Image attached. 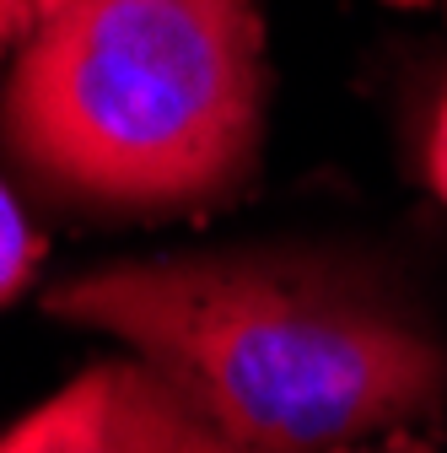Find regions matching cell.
Returning a JSON list of instances; mask_svg holds the SVG:
<instances>
[{
    "mask_svg": "<svg viewBox=\"0 0 447 453\" xmlns=\"http://www.w3.org/2000/svg\"><path fill=\"white\" fill-rule=\"evenodd\" d=\"M49 313L114 334L248 453H334L447 405V346L351 259L200 249L87 270Z\"/></svg>",
    "mask_w": 447,
    "mask_h": 453,
    "instance_id": "cell-1",
    "label": "cell"
},
{
    "mask_svg": "<svg viewBox=\"0 0 447 453\" xmlns=\"http://www.w3.org/2000/svg\"><path fill=\"white\" fill-rule=\"evenodd\" d=\"M0 135L54 200L167 216L248 184L264 141L254 0H60L17 43Z\"/></svg>",
    "mask_w": 447,
    "mask_h": 453,
    "instance_id": "cell-2",
    "label": "cell"
},
{
    "mask_svg": "<svg viewBox=\"0 0 447 453\" xmlns=\"http://www.w3.org/2000/svg\"><path fill=\"white\" fill-rule=\"evenodd\" d=\"M0 453H248L205 405L140 357L76 372L0 432Z\"/></svg>",
    "mask_w": 447,
    "mask_h": 453,
    "instance_id": "cell-3",
    "label": "cell"
},
{
    "mask_svg": "<svg viewBox=\"0 0 447 453\" xmlns=\"http://www.w3.org/2000/svg\"><path fill=\"white\" fill-rule=\"evenodd\" d=\"M33 265H38V238H33L22 205L11 200V189L0 184V308L27 287Z\"/></svg>",
    "mask_w": 447,
    "mask_h": 453,
    "instance_id": "cell-4",
    "label": "cell"
},
{
    "mask_svg": "<svg viewBox=\"0 0 447 453\" xmlns=\"http://www.w3.org/2000/svg\"><path fill=\"white\" fill-rule=\"evenodd\" d=\"M426 184L447 205V87H442V97L431 108V125H426Z\"/></svg>",
    "mask_w": 447,
    "mask_h": 453,
    "instance_id": "cell-5",
    "label": "cell"
},
{
    "mask_svg": "<svg viewBox=\"0 0 447 453\" xmlns=\"http://www.w3.org/2000/svg\"><path fill=\"white\" fill-rule=\"evenodd\" d=\"M38 27V0H0V49H17Z\"/></svg>",
    "mask_w": 447,
    "mask_h": 453,
    "instance_id": "cell-6",
    "label": "cell"
},
{
    "mask_svg": "<svg viewBox=\"0 0 447 453\" xmlns=\"http://www.w3.org/2000/svg\"><path fill=\"white\" fill-rule=\"evenodd\" d=\"M54 6H60V0H38V17H43V12H54Z\"/></svg>",
    "mask_w": 447,
    "mask_h": 453,
    "instance_id": "cell-7",
    "label": "cell"
}]
</instances>
